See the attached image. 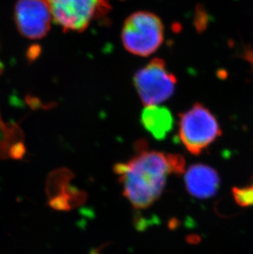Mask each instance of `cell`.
I'll list each match as a JSON object with an SVG mask.
<instances>
[{
  "label": "cell",
  "mask_w": 253,
  "mask_h": 254,
  "mask_svg": "<svg viewBox=\"0 0 253 254\" xmlns=\"http://www.w3.org/2000/svg\"><path fill=\"white\" fill-rule=\"evenodd\" d=\"M52 19L46 0H18L15 6V22L26 38L45 37L51 29Z\"/></svg>",
  "instance_id": "obj_6"
},
{
  "label": "cell",
  "mask_w": 253,
  "mask_h": 254,
  "mask_svg": "<svg viewBox=\"0 0 253 254\" xmlns=\"http://www.w3.org/2000/svg\"><path fill=\"white\" fill-rule=\"evenodd\" d=\"M188 192L196 198L213 197L220 186V176L210 166L196 164L190 166L185 175Z\"/></svg>",
  "instance_id": "obj_7"
},
{
  "label": "cell",
  "mask_w": 253,
  "mask_h": 254,
  "mask_svg": "<svg viewBox=\"0 0 253 254\" xmlns=\"http://www.w3.org/2000/svg\"><path fill=\"white\" fill-rule=\"evenodd\" d=\"M184 170L185 160L180 155L141 149L130 161L114 167L125 197L136 209L152 205L162 193L168 176L181 175Z\"/></svg>",
  "instance_id": "obj_1"
},
{
  "label": "cell",
  "mask_w": 253,
  "mask_h": 254,
  "mask_svg": "<svg viewBox=\"0 0 253 254\" xmlns=\"http://www.w3.org/2000/svg\"><path fill=\"white\" fill-rule=\"evenodd\" d=\"M134 86L145 106H155L173 96L177 79L161 59H154L134 76Z\"/></svg>",
  "instance_id": "obj_5"
},
{
  "label": "cell",
  "mask_w": 253,
  "mask_h": 254,
  "mask_svg": "<svg viewBox=\"0 0 253 254\" xmlns=\"http://www.w3.org/2000/svg\"><path fill=\"white\" fill-rule=\"evenodd\" d=\"M164 25L157 15L140 11L125 20L121 39L127 52L146 57L160 48L164 41Z\"/></svg>",
  "instance_id": "obj_2"
},
{
  "label": "cell",
  "mask_w": 253,
  "mask_h": 254,
  "mask_svg": "<svg viewBox=\"0 0 253 254\" xmlns=\"http://www.w3.org/2000/svg\"><path fill=\"white\" fill-rule=\"evenodd\" d=\"M221 133L217 119L202 104H195L189 111L180 115L179 139L192 155L201 154L220 137Z\"/></svg>",
  "instance_id": "obj_3"
},
{
  "label": "cell",
  "mask_w": 253,
  "mask_h": 254,
  "mask_svg": "<svg viewBox=\"0 0 253 254\" xmlns=\"http://www.w3.org/2000/svg\"><path fill=\"white\" fill-rule=\"evenodd\" d=\"M245 59L247 61H249V64L253 66V50H249L245 53Z\"/></svg>",
  "instance_id": "obj_10"
},
{
  "label": "cell",
  "mask_w": 253,
  "mask_h": 254,
  "mask_svg": "<svg viewBox=\"0 0 253 254\" xmlns=\"http://www.w3.org/2000/svg\"><path fill=\"white\" fill-rule=\"evenodd\" d=\"M141 123L155 139L163 140L173 129L174 118L165 106H147L141 113Z\"/></svg>",
  "instance_id": "obj_8"
},
{
  "label": "cell",
  "mask_w": 253,
  "mask_h": 254,
  "mask_svg": "<svg viewBox=\"0 0 253 254\" xmlns=\"http://www.w3.org/2000/svg\"><path fill=\"white\" fill-rule=\"evenodd\" d=\"M234 201L242 207L253 206V185L246 187H234L232 190Z\"/></svg>",
  "instance_id": "obj_9"
},
{
  "label": "cell",
  "mask_w": 253,
  "mask_h": 254,
  "mask_svg": "<svg viewBox=\"0 0 253 254\" xmlns=\"http://www.w3.org/2000/svg\"><path fill=\"white\" fill-rule=\"evenodd\" d=\"M52 18L64 31L82 32L111 10L109 0H46Z\"/></svg>",
  "instance_id": "obj_4"
}]
</instances>
